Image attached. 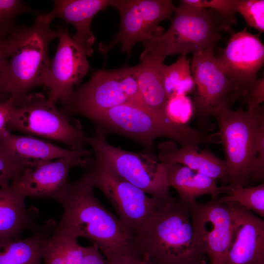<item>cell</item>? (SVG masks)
<instances>
[{"mask_svg":"<svg viewBox=\"0 0 264 264\" xmlns=\"http://www.w3.org/2000/svg\"><path fill=\"white\" fill-rule=\"evenodd\" d=\"M133 246L152 264H199L207 261L196 239L191 206L172 196L163 201L133 236Z\"/></svg>","mask_w":264,"mask_h":264,"instance_id":"6da1fadb","label":"cell"},{"mask_svg":"<svg viewBox=\"0 0 264 264\" xmlns=\"http://www.w3.org/2000/svg\"><path fill=\"white\" fill-rule=\"evenodd\" d=\"M94 188L85 172L77 180L69 182L65 189L54 198L63 208L58 225L78 238L87 239L103 256L132 246L133 235L99 202Z\"/></svg>","mask_w":264,"mask_h":264,"instance_id":"7a4b0ae2","label":"cell"},{"mask_svg":"<svg viewBox=\"0 0 264 264\" xmlns=\"http://www.w3.org/2000/svg\"><path fill=\"white\" fill-rule=\"evenodd\" d=\"M92 122L96 134L106 137L109 133L122 135L141 144L148 151H151L154 141L159 137L168 138L180 147L219 143L217 133L208 134L136 104L111 108Z\"/></svg>","mask_w":264,"mask_h":264,"instance_id":"3957f363","label":"cell"},{"mask_svg":"<svg viewBox=\"0 0 264 264\" xmlns=\"http://www.w3.org/2000/svg\"><path fill=\"white\" fill-rule=\"evenodd\" d=\"M57 31L39 16L29 26H17L6 37L8 78L6 90L15 106L35 87L42 85L51 59L48 47Z\"/></svg>","mask_w":264,"mask_h":264,"instance_id":"277c9868","label":"cell"},{"mask_svg":"<svg viewBox=\"0 0 264 264\" xmlns=\"http://www.w3.org/2000/svg\"><path fill=\"white\" fill-rule=\"evenodd\" d=\"M219 127L231 188L245 187L250 179L257 153L259 132L264 125V109L260 106L247 111L225 107L212 114Z\"/></svg>","mask_w":264,"mask_h":264,"instance_id":"5b68a950","label":"cell"},{"mask_svg":"<svg viewBox=\"0 0 264 264\" xmlns=\"http://www.w3.org/2000/svg\"><path fill=\"white\" fill-rule=\"evenodd\" d=\"M169 29L142 42L145 50L164 59L174 54H193L214 48L223 31H230L219 14L181 2L176 7Z\"/></svg>","mask_w":264,"mask_h":264,"instance_id":"8992f818","label":"cell"},{"mask_svg":"<svg viewBox=\"0 0 264 264\" xmlns=\"http://www.w3.org/2000/svg\"><path fill=\"white\" fill-rule=\"evenodd\" d=\"M127 103L146 106L138 91L135 66L96 71L88 82L74 89L62 104V110L92 121L107 110Z\"/></svg>","mask_w":264,"mask_h":264,"instance_id":"52a82bcc","label":"cell"},{"mask_svg":"<svg viewBox=\"0 0 264 264\" xmlns=\"http://www.w3.org/2000/svg\"><path fill=\"white\" fill-rule=\"evenodd\" d=\"M93 156L119 176L160 200L172 197L165 164L152 151L134 152L109 144L106 137L88 136Z\"/></svg>","mask_w":264,"mask_h":264,"instance_id":"ba28073f","label":"cell"},{"mask_svg":"<svg viewBox=\"0 0 264 264\" xmlns=\"http://www.w3.org/2000/svg\"><path fill=\"white\" fill-rule=\"evenodd\" d=\"M6 129L58 141L70 150H83L87 145L85 132L41 92L29 93L15 106Z\"/></svg>","mask_w":264,"mask_h":264,"instance_id":"9c48e42d","label":"cell"},{"mask_svg":"<svg viewBox=\"0 0 264 264\" xmlns=\"http://www.w3.org/2000/svg\"><path fill=\"white\" fill-rule=\"evenodd\" d=\"M94 188L106 197L118 218L134 236L164 200L150 197L110 170L93 155L82 166Z\"/></svg>","mask_w":264,"mask_h":264,"instance_id":"30bf717a","label":"cell"},{"mask_svg":"<svg viewBox=\"0 0 264 264\" xmlns=\"http://www.w3.org/2000/svg\"><path fill=\"white\" fill-rule=\"evenodd\" d=\"M193 55L190 68L196 85L193 115L199 126L211 131L213 112L222 107L231 109L238 99L231 82L218 62L214 48Z\"/></svg>","mask_w":264,"mask_h":264,"instance_id":"8fae6325","label":"cell"},{"mask_svg":"<svg viewBox=\"0 0 264 264\" xmlns=\"http://www.w3.org/2000/svg\"><path fill=\"white\" fill-rule=\"evenodd\" d=\"M191 217L197 241L209 264H226L227 252L237 227L234 209L218 197L191 206Z\"/></svg>","mask_w":264,"mask_h":264,"instance_id":"7c38bea8","label":"cell"},{"mask_svg":"<svg viewBox=\"0 0 264 264\" xmlns=\"http://www.w3.org/2000/svg\"><path fill=\"white\" fill-rule=\"evenodd\" d=\"M260 34L246 28L232 33L218 62L231 82L238 99L243 100L256 85L264 62V46Z\"/></svg>","mask_w":264,"mask_h":264,"instance_id":"4fadbf2b","label":"cell"},{"mask_svg":"<svg viewBox=\"0 0 264 264\" xmlns=\"http://www.w3.org/2000/svg\"><path fill=\"white\" fill-rule=\"evenodd\" d=\"M57 32L58 46L42 85L48 88L50 101L56 103L60 101L63 104L87 74L89 65L85 50L69 35L67 29L59 27Z\"/></svg>","mask_w":264,"mask_h":264,"instance_id":"5bb4252c","label":"cell"},{"mask_svg":"<svg viewBox=\"0 0 264 264\" xmlns=\"http://www.w3.org/2000/svg\"><path fill=\"white\" fill-rule=\"evenodd\" d=\"M87 158L68 156L40 162L33 168L24 169L12 181L10 186L25 198L54 199L68 184L71 169L77 166L82 167Z\"/></svg>","mask_w":264,"mask_h":264,"instance_id":"9a60e30c","label":"cell"},{"mask_svg":"<svg viewBox=\"0 0 264 264\" xmlns=\"http://www.w3.org/2000/svg\"><path fill=\"white\" fill-rule=\"evenodd\" d=\"M232 204L237 227L226 264H264V221L239 204Z\"/></svg>","mask_w":264,"mask_h":264,"instance_id":"2e32d148","label":"cell"},{"mask_svg":"<svg viewBox=\"0 0 264 264\" xmlns=\"http://www.w3.org/2000/svg\"><path fill=\"white\" fill-rule=\"evenodd\" d=\"M110 2V0H55L52 9L39 16L49 24L57 18L71 24L76 30L73 39L90 57L95 42L90 28L91 21L97 13L109 6Z\"/></svg>","mask_w":264,"mask_h":264,"instance_id":"e0dca14e","label":"cell"},{"mask_svg":"<svg viewBox=\"0 0 264 264\" xmlns=\"http://www.w3.org/2000/svg\"><path fill=\"white\" fill-rule=\"evenodd\" d=\"M0 146L13 158L27 168H33L43 161L64 157H88L93 154L91 150L65 149L35 136L13 134L6 129L0 132Z\"/></svg>","mask_w":264,"mask_h":264,"instance_id":"ac0fdd59","label":"cell"},{"mask_svg":"<svg viewBox=\"0 0 264 264\" xmlns=\"http://www.w3.org/2000/svg\"><path fill=\"white\" fill-rule=\"evenodd\" d=\"M157 157L163 163H177L216 180L228 184V174L224 160L218 157L208 150H202L198 146H177L175 142L168 140L158 143Z\"/></svg>","mask_w":264,"mask_h":264,"instance_id":"d6986e66","label":"cell"},{"mask_svg":"<svg viewBox=\"0 0 264 264\" xmlns=\"http://www.w3.org/2000/svg\"><path fill=\"white\" fill-rule=\"evenodd\" d=\"M25 198L10 185L0 188V239L21 238L24 231H36L40 227L38 209L26 208Z\"/></svg>","mask_w":264,"mask_h":264,"instance_id":"ffe728a7","label":"cell"},{"mask_svg":"<svg viewBox=\"0 0 264 264\" xmlns=\"http://www.w3.org/2000/svg\"><path fill=\"white\" fill-rule=\"evenodd\" d=\"M110 6L116 8L120 16V28L112 40L101 43L98 50L105 56L116 44H121L122 51L130 56L133 46L152 37L139 10L137 0H110Z\"/></svg>","mask_w":264,"mask_h":264,"instance_id":"44dd1931","label":"cell"},{"mask_svg":"<svg viewBox=\"0 0 264 264\" xmlns=\"http://www.w3.org/2000/svg\"><path fill=\"white\" fill-rule=\"evenodd\" d=\"M164 60L144 50L140 55L139 64L135 67L137 87L143 102L153 111L167 116L168 99L162 81Z\"/></svg>","mask_w":264,"mask_h":264,"instance_id":"7402d4cb","label":"cell"},{"mask_svg":"<svg viewBox=\"0 0 264 264\" xmlns=\"http://www.w3.org/2000/svg\"><path fill=\"white\" fill-rule=\"evenodd\" d=\"M169 187L175 189L178 198L189 206L197 198L205 195L212 197L226 192L224 187H219L217 180L177 163H164Z\"/></svg>","mask_w":264,"mask_h":264,"instance_id":"603a6c76","label":"cell"},{"mask_svg":"<svg viewBox=\"0 0 264 264\" xmlns=\"http://www.w3.org/2000/svg\"><path fill=\"white\" fill-rule=\"evenodd\" d=\"M57 224L49 219L29 237L0 239V264H43V244Z\"/></svg>","mask_w":264,"mask_h":264,"instance_id":"cb8c5ba5","label":"cell"},{"mask_svg":"<svg viewBox=\"0 0 264 264\" xmlns=\"http://www.w3.org/2000/svg\"><path fill=\"white\" fill-rule=\"evenodd\" d=\"M75 234L58 225L44 241L42 249L43 264H81L84 247Z\"/></svg>","mask_w":264,"mask_h":264,"instance_id":"d4e9b609","label":"cell"},{"mask_svg":"<svg viewBox=\"0 0 264 264\" xmlns=\"http://www.w3.org/2000/svg\"><path fill=\"white\" fill-rule=\"evenodd\" d=\"M162 81L167 99L173 95H187L195 91V82L186 55H180L170 65H164Z\"/></svg>","mask_w":264,"mask_h":264,"instance_id":"484cf974","label":"cell"},{"mask_svg":"<svg viewBox=\"0 0 264 264\" xmlns=\"http://www.w3.org/2000/svg\"><path fill=\"white\" fill-rule=\"evenodd\" d=\"M228 195L219 198L223 202L236 203L264 217V183L238 188L224 186Z\"/></svg>","mask_w":264,"mask_h":264,"instance_id":"4316f807","label":"cell"},{"mask_svg":"<svg viewBox=\"0 0 264 264\" xmlns=\"http://www.w3.org/2000/svg\"><path fill=\"white\" fill-rule=\"evenodd\" d=\"M25 2L20 0H0V36H8L17 26L16 18L19 14L33 12Z\"/></svg>","mask_w":264,"mask_h":264,"instance_id":"83f0119b","label":"cell"},{"mask_svg":"<svg viewBox=\"0 0 264 264\" xmlns=\"http://www.w3.org/2000/svg\"><path fill=\"white\" fill-rule=\"evenodd\" d=\"M180 2L192 7L215 11L230 29L237 22L235 0H182Z\"/></svg>","mask_w":264,"mask_h":264,"instance_id":"f1b7e54d","label":"cell"},{"mask_svg":"<svg viewBox=\"0 0 264 264\" xmlns=\"http://www.w3.org/2000/svg\"><path fill=\"white\" fill-rule=\"evenodd\" d=\"M235 5L237 12L243 17L247 26L264 32V0H235Z\"/></svg>","mask_w":264,"mask_h":264,"instance_id":"f546056e","label":"cell"},{"mask_svg":"<svg viewBox=\"0 0 264 264\" xmlns=\"http://www.w3.org/2000/svg\"><path fill=\"white\" fill-rule=\"evenodd\" d=\"M166 113L174 121L179 119L180 123L186 124L193 115V101L187 95H173L168 99Z\"/></svg>","mask_w":264,"mask_h":264,"instance_id":"4dcf8cb0","label":"cell"},{"mask_svg":"<svg viewBox=\"0 0 264 264\" xmlns=\"http://www.w3.org/2000/svg\"><path fill=\"white\" fill-rule=\"evenodd\" d=\"M27 167L13 158L0 146V187H8L13 180Z\"/></svg>","mask_w":264,"mask_h":264,"instance_id":"1f68e13d","label":"cell"},{"mask_svg":"<svg viewBox=\"0 0 264 264\" xmlns=\"http://www.w3.org/2000/svg\"><path fill=\"white\" fill-rule=\"evenodd\" d=\"M107 264H142V256L132 246L110 252L104 256Z\"/></svg>","mask_w":264,"mask_h":264,"instance_id":"d6a6232c","label":"cell"},{"mask_svg":"<svg viewBox=\"0 0 264 264\" xmlns=\"http://www.w3.org/2000/svg\"><path fill=\"white\" fill-rule=\"evenodd\" d=\"M251 179L257 182L263 181L264 179V125L259 132L257 153Z\"/></svg>","mask_w":264,"mask_h":264,"instance_id":"836d02e7","label":"cell"},{"mask_svg":"<svg viewBox=\"0 0 264 264\" xmlns=\"http://www.w3.org/2000/svg\"><path fill=\"white\" fill-rule=\"evenodd\" d=\"M6 37L0 36V99H2L10 97L6 90L8 71Z\"/></svg>","mask_w":264,"mask_h":264,"instance_id":"e575fe53","label":"cell"},{"mask_svg":"<svg viewBox=\"0 0 264 264\" xmlns=\"http://www.w3.org/2000/svg\"><path fill=\"white\" fill-rule=\"evenodd\" d=\"M248 105V109H254L264 101V78L258 79L255 87L242 100Z\"/></svg>","mask_w":264,"mask_h":264,"instance_id":"d590c367","label":"cell"},{"mask_svg":"<svg viewBox=\"0 0 264 264\" xmlns=\"http://www.w3.org/2000/svg\"><path fill=\"white\" fill-rule=\"evenodd\" d=\"M15 107V103L11 97L0 99V132L6 129Z\"/></svg>","mask_w":264,"mask_h":264,"instance_id":"8d00e7d4","label":"cell"},{"mask_svg":"<svg viewBox=\"0 0 264 264\" xmlns=\"http://www.w3.org/2000/svg\"><path fill=\"white\" fill-rule=\"evenodd\" d=\"M81 264H107L98 248L94 245L84 247V256Z\"/></svg>","mask_w":264,"mask_h":264,"instance_id":"74e56055","label":"cell"},{"mask_svg":"<svg viewBox=\"0 0 264 264\" xmlns=\"http://www.w3.org/2000/svg\"><path fill=\"white\" fill-rule=\"evenodd\" d=\"M142 264H152L148 259L143 257Z\"/></svg>","mask_w":264,"mask_h":264,"instance_id":"f35d334b","label":"cell"},{"mask_svg":"<svg viewBox=\"0 0 264 264\" xmlns=\"http://www.w3.org/2000/svg\"><path fill=\"white\" fill-rule=\"evenodd\" d=\"M199 264H209V263H207V261L203 262Z\"/></svg>","mask_w":264,"mask_h":264,"instance_id":"ab89813d","label":"cell"}]
</instances>
